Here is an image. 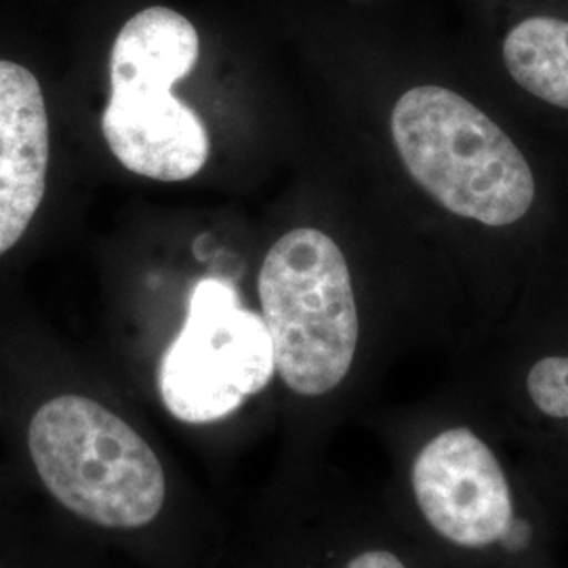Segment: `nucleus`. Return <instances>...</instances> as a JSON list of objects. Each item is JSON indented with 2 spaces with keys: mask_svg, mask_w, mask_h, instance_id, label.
<instances>
[{
  "mask_svg": "<svg viewBox=\"0 0 568 568\" xmlns=\"http://www.w3.org/2000/svg\"><path fill=\"white\" fill-rule=\"evenodd\" d=\"M194 23L169 7L126 21L110 55V102L102 116L108 148L124 169L156 182H185L209 159L201 116L173 87L199 63Z\"/></svg>",
  "mask_w": 568,
  "mask_h": 568,
  "instance_id": "1",
  "label": "nucleus"
},
{
  "mask_svg": "<svg viewBox=\"0 0 568 568\" xmlns=\"http://www.w3.org/2000/svg\"><path fill=\"white\" fill-rule=\"evenodd\" d=\"M392 140L413 182L459 217L504 227L532 206L535 178L518 145L450 89L406 91L392 110Z\"/></svg>",
  "mask_w": 568,
  "mask_h": 568,
  "instance_id": "2",
  "label": "nucleus"
},
{
  "mask_svg": "<svg viewBox=\"0 0 568 568\" xmlns=\"http://www.w3.org/2000/svg\"><path fill=\"white\" fill-rule=\"evenodd\" d=\"M28 448L42 485L72 514L108 528H142L164 506L161 459L105 406L65 394L37 410Z\"/></svg>",
  "mask_w": 568,
  "mask_h": 568,
  "instance_id": "3",
  "label": "nucleus"
},
{
  "mask_svg": "<svg viewBox=\"0 0 568 568\" xmlns=\"http://www.w3.org/2000/svg\"><path fill=\"white\" fill-rule=\"evenodd\" d=\"M257 288L284 384L302 396L333 392L352 368L361 335L342 248L316 227H295L267 251Z\"/></svg>",
  "mask_w": 568,
  "mask_h": 568,
  "instance_id": "4",
  "label": "nucleus"
},
{
  "mask_svg": "<svg viewBox=\"0 0 568 568\" xmlns=\"http://www.w3.org/2000/svg\"><path fill=\"white\" fill-rule=\"evenodd\" d=\"M274 373L264 318L241 305L234 284L217 276L199 281L159 366L166 410L185 424L220 422L265 389Z\"/></svg>",
  "mask_w": 568,
  "mask_h": 568,
  "instance_id": "5",
  "label": "nucleus"
},
{
  "mask_svg": "<svg viewBox=\"0 0 568 568\" xmlns=\"http://www.w3.org/2000/svg\"><path fill=\"white\" fill-rule=\"evenodd\" d=\"M410 487L427 525L457 548L495 546L514 525L506 471L469 427H448L422 447Z\"/></svg>",
  "mask_w": 568,
  "mask_h": 568,
  "instance_id": "6",
  "label": "nucleus"
},
{
  "mask_svg": "<svg viewBox=\"0 0 568 568\" xmlns=\"http://www.w3.org/2000/svg\"><path fill=\"white\" fill-rule=\"evenodd\" d=\"M49 119L37 77L0 60V255L20 241L44 196Z\"/></svg>",
  "mask_w": 568,
  "mask_h": 568,
  "instance_id": "7",
  "label": "nucleus"
},
{
  "mask_svg": "<svg viewBox=\"0 0 568 568\" xmlns=\"http://www.w3.org/2000/svg\"><path fill=\"white\" fill-rule=\"evenodd\" d=\"M501 51L514 81L535 98L568 110V21L544 16L520 21Z\"/></svg>",
  "mask_w": 568,
  "mask_h": 568,
  "instance_id": "8",
  "label": "nucleus"
},
{
  "mask_svg": "<svg viewBox=\"0 0 568 568\" xmlns=\"http://www.w3.org/2000/svg\"><path fill=\"white\" fill-rule=\"evenodd\" d=\"M530 403L551 419H568V356H548L530 366Z\"/></svg>",
  "mask_w": 568,
  "mask_h": 568,
  "instance_id": "9",
  "label": "nucleus"
},
{
  "mask_svg": "<svg viewBox=\"0 0 568 568\" xmlns=\"http://www.w3.org/2000/svg\"><path fill=\"white\" fill-rule=\"evenodd\" d=\"M345 568H406L405 562L387 549H368L354 556Z\"/></svg>",
  "mask_w": 568,
  "mask_h": 568,
  "instance_id": "10",
  "label": "nucleus"
}]
</instances>
